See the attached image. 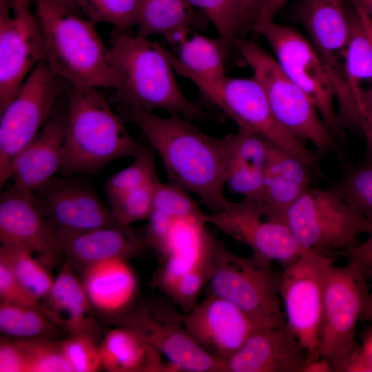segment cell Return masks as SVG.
Masks as SVG:
<instances>
[{"instance_id": "47", "label": "cell", "mask_w": 372, "mask_h": 372, "mask_svg": "<svg viewBox=\"0 0 372 372\" xmlns=\"http://www.w3.org/2000/svg\"><path fill=\"white\" fill-rule=\"evenodd\" d=\"M349 263L360 271L366 282H372V233L363 242L347 250Z\"/></svg>"}, {"instance_id": "25", "label": "cell", "mask_w": 372, "mask_h": 372, "mask_svg": "<svg viewBox=\"0 0 372 372\" xmlns=\"http://www.w3.org/2000/svg\"><path fill=\"white\" fill-rule=\"evenodd\" d=\"M82 282L92 307L109 314L128 311L137 289L133 270L127 260L119 258L88 266Z\"/></svg>"}, {"instance_id": "26", "label": "cell", "mask_w": 372, "mask_h": 372, "mask_svg": "<svg viewBox=\"0 0 372 372\" xmlns=\"http://www.w3.org/2000/svg\"><path fill=\"white\" fill-rule=\"evenodd\" d=\"M101 366L111 372H174L139 334L122 326L109 331L100 345Z\"/></svg>"}, {"instance_id": "3", "label": "cell", "mask_w": 372, "mask_h": 372, "mask_svg": "<svg viewBox=\"0 0 372 372\" xmlns=\"http://www.w3.org/2000/svg\"><path fill=\"white\" fill-rule=\"evenodd\" d=\"M65 140L59 173L94 174L111 162L134 158L144 144L136 141L125 121L96 89L70 85L67 90Z\"/></svg>"}, {"instance_id": "52", "label": "cell", "mask_w": 372, "mask_h": 372, "mask_svg": "<svg viewBox=\"0 0 372 372\" xmlns=\"http://www.w3.org/2000/svg\"><path fill=\"white\" fill-rule=\"evenodd\" d=\"M49 3L58 5L70 10H72L77 13L79 12V7L76 0H45Z\"/></svg>"}, {"instance_id": "22", "label": "cell", "mask_w": 372, "mask_h": 372, "mask_svg": "<svg viewBox=\"0 0 372 372\" xmlns=\"http://www.w3.org/2000/svg\"><path fill=\"white\" fill-rule=\"evenodd\" d=\"M226 145L225 187L232 194L263 200L269 141L251 130L238 127L224 136Z\"/></svg>"}, {"instance_id": "17", "label": "cell", "mask_w": 372, "mask_h": 372, "mask_svg": "<svg viewBox=\"0 0 372 372\" xmlns=\"http://www.w3.org/2000/svg\"><path fill=\"white\" fill-rule=\"evenodd\" d=\"M31 200L55 232L125 226L94 188L74 175L53 176L33 190Z\"/></svg>"}, {"instance_id": "30", "label": "cell", "mask_w": 372, "mask_h": 372, "mask_svg": "<svg viewBox=\"0 0 372 372\" xmlns=\"http://www.w3.org/2000/svg\"><path fill=\"white\" fill-rule=\"evenodd\" d=\"M209 23L187 0H138L136 35L167 37L183 28L203 29Z\"/></svg>"}, {"instance_id": "32", "label": "cell", "mask_w": 372, "mask_h": 372, "mask_svg": "<svg viewBox=\"0 0 372 372\" xmlns=\"http://www.w3.org/2000/svg\"><path fill=\"white\" fill-rule=\"evenodd\" d=\"M58 327L36 309L1 302L0 330L6 335L17 340L50 338Z\"/></svg>"}, {"instance_id": "27", "label": "cell", "mask_w": 372, "mask_h": 372, "mask_svg": "<svg viewBox=\"0 0 372 372\" xmlns=\"http://www.w3.org/2000/svg\"><path fill=\"white\" fill-rule=\"evenodd\" d=\"M72 265L66 258L43 302L53 322L63 326L70 334L87 332L92 307Z\"/></svg>"}, {"instance_id": "36", "label": "cell", "mask_w": 372, "mask_h": 372, "mask_svg": "<svg viewBox=\"0 0 372 372\" xmlns=\"http://www.w3.org/2000/svg\"><path fill=\"white\" fill-rule=\"evenodd\" d=\"M80 10L94 23H109L118 32L136 25L138 0H76Z\"/></svg>"}, {"instance_id": "35", "label": "cell", "mask_w": 372, "mask_h": 372, "mask_svg": "<svg viewBox=\"0 0 372 372\" xmlns=\"http://www.w3.org/2000/svg\"><path fill=\"white\" fill-rule=\"evenodd\" d=\"M14 340L22 351L25 372H72L60 342L50 338Z\"/></svg>"}, {"instance_id": "11", "label": "cell", "mask_w": 372, "mask_h": 372, "mask_svg": "<svg viewBox=\"0 0 372 372\" xmlns=\"http://www.w3.org/2000/svg\"><path fill=\"white\" fill-rule=\"evenodd\" d=\"M253 29L267 41L282 70L311 98L334 137L342 139L344 130L338 119L332 79L307 37L274 19L258 21Z\"/></svg>"}, {"instance_id": "39", "label": "cell", "mask_w": 372, "mask_h": 372, "mask_svg": "<svg viewBox=\"0 0 372 372\" xmlns=\"http://www.w3.org/2000/svg\"><path fill=\"white\" fill-rule=\"evenodd\" d=\"M160 180L158 178L149 182L108 203L116 220L123 225L131 226L135 222L147 219L152 208L156 187Z\"/></svg>"}, {"instance_id": "33", "label": "cell", "mask_w": 372, "mask_h": 372, "mask_svg": "<svg viewBox=\"0 0 372 372\" xmlns=\"http://www.w3.org/2000/svg\"><path fill=\"white\" fill-rule=\"evenodd\" d=\"M154 152L149 143L144 144L129 166L112 174L106 180L104 190L107 203L159 178L156 169Z\"/></svg>"}, {"instance_id": "53", "label": "cell", "mask_w": 372, "mask_h": 372, "mask_svg": "<svg viewBox=\"0 0 372 372\" xmlns=\"http://www.w3.org/2000/svg\"><path fill=\"white\" fill-rule=\"evenodd\" d=\"M361 320L372 321V292L369 293Z\"/></svg>"}, {"instance_id": "18", "label": "cell", "mask_w": 372, "mask_h": 372, "mask_svg": "<svg viewBox=\"0 0 372 372\" xmlns=\"http://www.w3.org/2000/svg\"><path fill=\"white\" fill-rule=\"evenodd\" d=\"M185 327L196 343L212 357L225 362L258 327L233 303L213 295L183 315Z\"/></svg>"}, {"instance_id": "54", "label": "cell", "mask_w": 372, "mask_h": 372, "mask_svg": "<svg viewBox=\"0 0 372 372\" xmlns=\"http://www.w3.org/2000/svg\"><path fill=\"white\" fill-rule=\"evenodd\" d=\"M352 3L363 8L372 19V0H351Z\"/></svg>"}, {"instance_id": "13", "label": "cell", "mask_w": 372, "mask_h": 372, "mask_svg": "<svg viewBox=\"0 0 372 372\" xmlns=\"http://www.w3.org/2000/svg\"><path fill=\"white\" fill-rule=\"evenodd\" d=\"M296 10L297 19L332 79L340 125L344 129L356 130L359 118L347 89L344 72L350 36L348 8L343 0H298Z\"/></svg>"}, {"instance_id": "50", "label": "cell", "mask_w": 372, "mask_h": 372, "mask_svg": "<svg viewBox=\"0 0 372 372\" xmlns=\"http://www.w3.org/2000/svg\"><path fill=\"white\" fill-rule=\"evenodd\" d=\"M289 1V0H267L256 22L260 20L274 19V17L278 12Z\"/></svg>"}, {"instance_id": "43", "label": "cell", "mask_w": 372, "mask_h": 372, "mask_svg": "<svg viewBox=\"0 0 372 372\" xmlns=\"http://www.w3.org/2000/svg\"><path fill=\"white\" fill-rule=\"evenodd\" d=\"M0 298L1 302L36 309L52 320L50 313L41 300L22 285L8 266L1 261H0Z\"/></svg>"}, {"instance_id": "16", "label": "cell", "mask_w": 372, "mask_h": 372, "mask_svg": "<svg viewBox=\"0 0 372 372\" xmlns=\"http://www.w3.org/2000/svg\"><path fill=\"white\" fill-rule=\"evenodd\" d=\"M32 0H0V112L33 68L45 60L42 29Z\"/></svg>"}, {"instance_id": "46", "label": "cell", "mask_w": 372, "mask_h": 372, "mask_svg": "<svg viewBox=\"0 0 372 372\" xmlns=\"http://www.w3.org/2000/svg\"><path fill=\"white\" fill-rule=\"evenodd\" d=\"M358 12L372 43V19L363 8H358ZM361 132L363 133L366 140V161H372V89L366 100Z\"/></svg>"}, {"instance_id": "38", "label": "cell", "mask_w": 372, "mask_h": 372, "mask_svg": "<svg viewBox=\"0 0 372 372\" xmlns=\"http://www.w3.org/2000/svg\"><path fill=\"white\" fill-rule=\"evenodd\" d=\"M212 23L218 37L229 46L240 32L237 0H187Z\"/></svg>"}, {"instance_id": "31", "label": "cell", "mask_w": 372, "mask_h": 372, "mask_svg": "<svg viewBox=\"0 0 372 372\" xmlns=\"http://www.w3.org/2000/svg\"><path fill=\"white\" fill-rule=\"evenodd\" d=\"M0 261L4 262L17 280L33 295L44 300L54 278L31 251L14 246L1 245Z\"/></svg>"}, {"instance_id": "6", "label": "cell", "mask_w": 372, "mask_h": 372, "mask_svg": "<svg viewBox=\"0 0 372 372\" xmlns=\"http://www.w3.org/2000/svg\"><path fill=\"white\" fill-rule=\"evenodd\" d=\"M213 273L207 295L223 298L245 312L258 327L285 324L279 293L280 276L272 263L254 255L236 254L215 237Z\"/></svg>"}, {"instance_id": "28", "label": "cell", "mask_w": 372, "mask_h": 372, "mask_svg": "<svg viewBox=\"0 0 372 372\" xmlns=\"http://www.w3.org/2000/svg\"><path fill=\"white\" fill-rule=\"evenodd\" d=\"M229 47L220 37H207L194 30L176 48V54L164 46L163 51L174 71L182 76L215 80L226 75L225 55Z\"/></svg>"}, {"instance_id": "44", "label": "cell", "mask_w": 372, "mask_h": 372, "mask_svg": "<svg viewBox=\"0 0 372 372\" xmlns=\"http://www.w3.org/2000/svg\"><path fill=\"white\" fill-rule=\"evenodd\" d=\"M265 170L263 201L284 212L306 190Z\"/></svg>"}, {"instance_id": "20", "label": "cell", "mask_w": 372, "mask_h": 372, "mask_svg": "<svg viewBox=\"0 0 372 372\" xmlns=\"http://www.w3.org/2000/svg\"><path fill=\"white\" fill-rule=\"evenodd\" d=\"M307 354L286 324L258 327L227 361V372H304Z\"/></svg>"}, {"instance_id": "49", "label": "cell", "mask_w": 372, "mask_h": 372, "mask_svg": "<svg viewBox=\"0 0 372 372\" xmlns=\"http://www.w3.org/2000/svg\"><path fill=\"white\" fill-rule=\"evenodd\" d=\"M267 0H237L240 31L253 28Z\"/></svg>"}, {"instance_id": "15", "label": "cell", "mask_w": 372, "mask_h": 372, "mask_svg": "<svg viewBox=\"0 0 372 372\" xmlns=\"http://www.w3.org/2000/svg\"><path fill=\"white\" fill-rule=\"evenodd\" d=\"M207 222L245 245L254 256L271 263L283 267L306 251L292 235L283 212L263 200H230L224 211L207 214Z\"/></svg>"}, {"instance_id": "29", "label": "cell", "mask_w": 372, "mask_h": 372, "mask_svg": "<svg viewBox=\"0 0 372 372\" xmlns=\"http://www.w3.org/2000/svg\"><path fill=\"white\" fill-rule=\"evenodd\" d=\"M348 10L350 36L345 54V80L361 129L366 100L372 89V43L356 9L353 6Z\"/></svg>"}, {"instance_id": "37", "label": "cell", "mask_w": 372, "mask_h": 372, "mask_svg": "<svg viewBox=\"0 0 372 372\" xmlns=\"http://www.w3.org/2000/svg\"><path fill=\"white\" fill-rule=\"evenodd\" d=\"M213 270L211 254L178 279L164 293L183 313H188L198 304L199 295L209 281Z\"/></svg>"}, {"instance_id": "48", "label": "cell", "mask_w": 372, "mask_h": 372, "mask_svg": "<svg viewBox=\"0 0 372 372\" xmlns=\"http://www.w3.org/2000/svg\"><path fill=\"white\" fill-rule=\"evenodd\" d=\"M0 372H25L23 355L15 340H1Z\"/></svg>"}, {"instance_id": "41", "label": "cell", "mask_w": 372, "mask_h": 372, "mask_svg": "<svg viewBox=\"0 0 372 372\" xmlns=\"http://www.w3.org/2000/svg\"><path fill=\"white\" fill-rule=\"evenodd\" d=\"M60 345L72 372H95L102 368L100 346L88 332L70 334Z\"/></svg>"}, {"instance_id": "42", "label": "cell", "mask_w": 372, "mask_h": 372, "mask_svg": "<svg viewBox=\"0 0 372 372\" xmlns=\"http://www.w3.org/2000/svg\"><path fill=\"white\" fill-rule=\"evenodd\" d=\"M265 170L303 189L309 187L311 169L294 154L270 142Z\"/></svg>"}, {"instance_id": "40", "label": "cell", "mask_w": 372, "mask_h": 372, "mask_svg": "<svg viewBox=\"0 0 372 372\" xmlns=\"http://www.w3.org/2000/svg\"><path fill=\"white\" fill-rule=\"evenodd\" d=\"M152 209L163 212L172 218H180L196 216L207 218L191 194L183 189L171 184L158 183Z\"/></svg>"}, {"instance_id": "24", "label": "cell", "mask_w": 372, "mask_h": 372, "mask_svg": "<svg viewBox=\"0 0 372 372\" xmlns=\"http://www.w3.org/2000/svg\"><path fill=\"white\" fill-rule=\"evenodd\" d=\"M207 218L189 216L176 219L161 266L152 282L163 293L178 279L211 256L214 236L207 229Z\"/></svg>"}, {"instance_id": "14", "label": "cell", "mask_w": 372, "mask_h": 372, "mask_svg": "<svg viewBox=\"0 0 372 372\" xmlns=\"http://www.w3.org/2000/svg\"><path fill=\"white\" fill-rule=\"evenodd\" d=\"M332 262L324 254L306 251L280 275L285 324L306 351L307 364L320 357L324 279Z\"/></svg>"}, {"instance_id": "10", "label": "cell", "mask_w": 372, "mask_h": 372, "mask_svg": "<svg viewBox=\"0 0 372 372\" xmlns=\"http://www.w3.org/2000/svg\"><path fill=\"white\" fill-rule=\"evenodd\" d=\"M369 295L367 282L352 265L327 267L323 285L318 354L342 371L356 347V327Z\"/></svg>"}, {"instance_id": "45", "label": "cell", "mask_w": 372, "mask_h": 372, "mask_svg": "<svg viewBox=\"0 0 372 372\" xmlns=\"http://www.w3.org/2000/svg\"><path fill=\"white\" fill-rule=\"evenodd\" d=\"M342 371L372 372V328L360 344H357Z\"/></svg>"}, {"instance_id": "51", "label": "cell", "mask_w": 372, "mask_h": 372, "mask_svg": "<svg viewBox=\"0 0 372 372\" xmlns=\"http://www.w3.org/2000/svg\"><path fill=\"white\" fill-rule=\"evenodd\" d=\"M332 371L331 364L326 359L319 357L307 364L304 372H329Z\"/></svg>"}, {"instance_id": "9", "label": "cell", "mask_w": 372, "mask_h": 372, "mask_svg": "<svg viewBox=\"0 0 372 372\" xmlns=\"http://www.w3.org/2000/svg\"><path fill=\"white\" fill-rule=\"evenodd\" d=\"M70 85L45 60L39 62L0 112V187L8 183L12 163L52 116Z\"/></svg>"}, {"instance_id": "23", "label": "cell", "mask_w": 372, "mask_h": 372, "mask_svg": "<svg viewBox=\"0 0 372 372\" xmlns=\"http://www.w3.org/2000/svg\"><path fill=\"white\" fill-rule=\"evenodd\" d=\"M63 254L72 263L85 266L105 260H127L146 247L144 236L131 226L103 227L81 231L56 232Z\"/></svg>"}, {"instance_id": "12", "label": "cell", "mask_w": 372, "mask_h": 372, "mask_svg": "<svg viewBox=\"0 0 372 372\" xmlns=\"http://www.w3.org/2000/svg\"><path fill=\"white\" fill-rule=\"evenodd\" d=\"M184 313L169 298L130 309L121 324L139 334L174 371L227 372L226 362L200 347L187 331Z\"/></svg>"}, {"instance_id": "21", "label": "cell", "mask_w": 372, "mask_h": 372, "mask_svg": "<svg viewBox=\"0 0 372 372\" xmlns=\"http://www.w3.org/2000/svg\"><path fill=\"white\" fill-rule=\"evenodd\" d=\"M66 117L67 110L63 112L56 107L47 123L12 163L9 180L30 200L33 190L60 172Z\"/></svg>"}, {"instance_id": "19", "label": "cell", "mask_w": 372, "mask_h": 372, "mask_svg": "<svg viewBox=\"0 0 372 372\" xmlns=\"http://www.w3.org/2000/svg\"><path fill=\"white\" fill-rule=\"evenodd\" d=\"M0 240L1 245L31 251L48 267L63 255L55 231L32 200L12 185L1 194Z\"/></svg>"}, {"instance_id": "7", "label": "cell", "mask_w": 372, "mask_h": 372, "mask_svg": "<svg viewBox=\"0 0 372 372\" xmlns=\"http://www.w3.org/2000/svg\"><path fill=\"white\" fill-rule=\"evenodd\" d=\"M286 223L305 251L348 250L358 236L372 233V219L355 210L332 189L309 187L283 212Z\"/></svg>"}, {"instance_id": "34", "label": "cell", "mask_w": 372, "mask_h": 372, "mask_svg": "<svg viewBox=\"0 0 372 372\" xmlns=\"http://www.w3.org/2000/svg\"><path fill=\"white\" fill-rule=\"evenodd\" d=\"M331 189L355 210L372 219V161L346 169Z\"/></svg>"}, {"instance_id": "2", "label": "cell", "mask_w": 372, "mask_h": 372, "mask_svg": "<svg viewBox=\"0 0 372 372\" xmlns=\"http://www.w3.org/2000/svg\"><path fill=\"white\" fill-rule=\"evenodd\" d=\"M109 48V60L118 79L110 97L114 106L151 113L165 110L188 120L211 118L184 95L162 45L116 31Z\"/></svg>"}, {"instance_id": "4", "label": "cell", "mask_w": 372, "mask_h": 372, "mask_svg": "<svg viewBox=\"0 0 372 372\" xmlns=\"http://www.w3.org/2000/svg\"><path fill=\"white\" fill-rule=\"evenodd\" d=\"M52 71L74 87L112 88L118 79L95 23L45 0H34Z\"/></svg>"}, {"instance_id": "5", "label": "cell", "mask_w": 372, "mask_h": 372, "mask_svg": "<svg viewBox=\"0 0 372 372\" xmlns=\"http://www.w3.org/2000/svg\"><path fill=\"white\" fill-rule=\"evenodd\" d=\"M233 45L262 87L279 123L300 142L310 143L317 154L336 152L335 137L315 103L287 75L274 56L249 40L237 37Z\"/></svg>"}, {"instance_id": "1", "label": "cell", "mask_w": 372, "mask_h": 372, "mask_svg": "<svg viewBox=\"0 0 372 372\" xmlns=\"http://www.w3.org/2000/svg\"><path fill=\"white\" fill-rule=\"evenodd\" d=\"M114 108L125 123L141 130L159 155L167 183L196 195L210 214L226 209L230 200L224 192L225 136H209L176 114L161 117L120 105Z\"/></svg>"}, {"instance_id": "8", "label": "cell", "mask_w": 372, "mask_h": 372, "mask_svg": "<svg viewBox=\"0 0 372 372\" xmlns=\"http://www.w3.org/2000/svg\"><path fill=\"white\" fill-rule=\"evenodd\" d=\"M192 81L205 99L231 118L238 127L255 132L302 160L319 176L318 155L290 134L277 121L257 79L227 75L209 80L194 76Z\"/></svg>"}]
</instances>
